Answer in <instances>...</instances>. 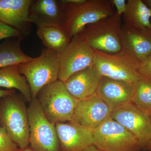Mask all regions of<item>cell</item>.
Returning <instances> with one entry per match:
<instances>
[{"instance_id": "obj_20", "label": "cell", "mask_w": 151, "mask_h": 151, "mask_svg": "<svg viewBox=\"0 0 151 151\" xmlns=\"http://www.w3.org/2000/svg\"><path fill=\"white\" fill-rule=\"evenodd\" d=\"M0 87L19 90L25 100H32L31 91L27 80L19 70L18 65L0 68Z\"/></svg>"}, {"instance_id": "obj_15", "label": "cell", "mask_w": 151, "mask_h": 151, "mask_svg": "<svg viewBox=\"0 0 151 151\" xmlns=\"http://www.w3.org/2000/svg\"><path fill=\"white\" fill-rule=\"evenodd\" d=\"M101 77L92 65L74 73L64 83L68 92L76 99L81 100L96 93Z\"/></svg>"}, {"instance_id": "obj_25", "label": "cell", "mask_w": 151, "mask_h": 151, "mask_svg": "<svg viewBox=\"0 0 151 151\" xmlns=\"http://www.w3.org/2000/svg\"><path fill=\"white\" fill-rule=\"evenodd\" d=\"M139 71L143 76L151 79V55L141 61Z\"/></svg>"}, {"instance_id": "obj_23", "label": "cell", "mask_w": 151, "mask_h": 151, "mask_svg": "<svg viewBox=\"0 0 151 151\" xmlns=\"http://www.w3.org/2000/svg\"><path fill=\"white\" fill-rule=\"evenodd\" d=\"M21 149L0 127V151H20Z\"/></svg>"}, {"instance_id": "obj_3", "label": "cell", "mask_w": 151, "mask_h": 151, "mask_svg": "<svg viewBox=\"0 0 151 151\" xmlns=\"http://www.w3.org/2000/svg\"><path fill=\"white\" fill-rule=\"evenodd\" d=\"M36 98L51 123L55 124L73 121L78 100L68 92L64 82L58 79L44 86Z\"/></svg>"}, {"instance_id": "obj_33", "label": "cell", "mask_w": 151, "mask_h": 151, "mask_svg": "<svg viewBox=\"0 0 151 151\" xmlns=\"http://www.w3.org/2000/svg\"><path fill=\"white\" fill-rule=\"evenodd\" d=\"M148 114L149 118H150V120L151 122V109L149 111L148 113Z\"/></svg>"}, {"instance_id": "obj_16", "label": "cell", "mask_w": 151, "mask_h": 151, "mask_svg": "<svg viewBox=\"0 0 151 151\" xmlns=\"http://www.w3.org/2000/svg\"><path fill=\"white\" fill-rule=\"evenodd\" d=\"M29 18L37 26L42 24H56L64 26L65 14L62 4L57 0L32 1Z\"/></svg>"}, {"instance_id": "obj_12", "label": "cell", "mask_w": 151, "mask_h": 151, "mask_svg": "<svg viewBox=\"0 0 151 151\" xmlns=\"http://www.w3.org/2000/svg\"><path fill=\"white\" fill-rule=\"evenodd\" d=\"M60 151H84L94 145V130L71 121L55 124Z\"/></svg>"}, {"instance_id": "obj_6", "label": "cell", "mask_w": 151, "mask_h": 151, "mask_svg": "<svg viewBox=\"0 0 151 151\" xmlns=\"http://www.w3.org/2000/svg\"><path fill=\"white\" fill-rule=\"evenodd\" d=\"M122 16L117 12L111 16L88 25L80 33L94 50L115 53L123 49Z\"/></svg>"}, {"instance_id": "obj_14", "label": "cell", "mask_w": 151, "mask_h": 151, "mask_svg": "<svg viewBox=\"0 0 151 151\" xmlns=\"http://www.w3.org/2000/svg\"><path fill=\"white\" fill-rule=\"evenodd\" d=\"M133 84L101 76L96 93L112 111L132 103Z\"/></svg>"}, {"instance_id": "obj_21", "label": "cell", "mask_w": 151, "mask_h": 151, "mask_svg": "<svg viewBox=\"0 0 151 151\" xmlns=\"http://www.w3.org/2000/svg\"><path fill=\"white\" fill-rule=\"evenodd\" d=\"M22 40L16 38L0 42V68L19 65L32 59L22 50Z\"/></svg>"}, {"instance_id": "obj_31", "label": "cell", "mask_w": 151, "mask_h": 151, "mask_svg": "<svg viewBox=\"0 0 151 151\" xmlns=\"http://www.w3.org/2000/svg\"><path fill=\"white\" fill-rule=\"evenodd\" d=\"M143 1L146 4V5L151 9V0H145Z\"/></svg>"}, {"instance_id": "obj_8", "label": "cell", "mask_w": 151, "mask_h": 151, "mask_svg": "<svg viewBox=\"0 0 151 151\" xmlns=\"http://www.w3.org/2000/svg\"><path fill=\"white\" fill-rule=\"evenodd\" d=\"M94 145L103 151H142L143 147L134 136L110 118L94 130Z\"/></svg>"}, {"instance_id": "obj_28", "label": "cell", "mask_w": 151, "mask_h": 151, "mask_svg": "<svg viewBox=\"0 0 151 151\" xmlns=\"http://www.w3.org/2000/svg\"><path fill=\"white\" fill-rule=\"evenodd\" d=\"M60 1L63 4H80L85 2L86 0H60Z\"/></svg>"}, {"instance_id": "obj_11", "label": "cell", "mask_w": 151, "mask_h": 151, "mask_svg": "<svg viewBox=\"0 0 151 151\" xmlns=\"http://www.w3.org/2000/svg\"><path fill=\"white\" fill-rule=\"evenodd\" d=\"M111 113L108 105L96 93L88 98L78 100L72 121L94 130L111 118Z\"/></svg>"}, {"instance_id": "obj_13", "label": "cell", "mask_w": 151, "mask_h": 151, "mask_svg": "<svg viewBox=\"0 0 151 151\" xmlns=\"http://www.w3.org/2000/svg\"><path fill=\"white\" fill-rule=\"evenodd\" d=\"M32 0H0V21L19 32L24 37L29 35L32 23L29 11Z\"/></svg>"}, {"instance_id": "obj_2", "label": "cell", "mask_w": 151, "mask_h": 151, "mask_svg": "<svg viewBox=\"0 0 151 151\" xmlns=\"http://www.w3.org/2000/svg\"><path fill=\"white\" fill-rule=\"evenodd\" d=\"M94 52L93 65L101 76L133 84L145 78L139 73L140 61L126 49L115 53Z\"/></svg>"}, {"instance_id": "obj_7", "label": "cell", "mask_w": 151, "mask_h": 151, "mask_svg": "<svg viewBox=\"0 0 151 151\" xmlns=\"http://www.w3.org/2000/svg\"><path fill=\"white\" fill-rule=\"evenodd\" d=\"M29 103L30 147L35 151H60L55 124L47 119L36 98Z\"/></svg>"}, {"instance_id": "obj_17", "label": "cell", "mask_w": 151, "mask_h": 151, "mask_svg": "<svg viewBox=\"0 0 151 151\" xmlns=\"http://www.w3.org/2000/svg\"><path fill=\"white\" fill-rule=\"evenodd\" d=\"M122 42L126 49L140 61L151 55V32L144 31L123 24Z\"/></svg>"}, {"instance_id": "obj_10", "label": "cell", "mask_w": 151, "mask_h": 151, "mask_svg": "<svg viewBox=\"0 0 151 151\" xmlns=\"http://www.w3.org/2000/svg\"><path fill=\"white\" fill-rule=\"evenodd\" d=\"M111 118L126 128L144 147L151 139V122L147 113L132 103L113 110Z\"/></svg>"}, {"instance_id": "obj_4", "label": "cell", "mask_w": 151, "mask_h": 151, "mask_svg": "<svg viewBox=\"0 0 151 151\" xmlns=\"http://www.w3.org/2000/svg\"><path fill=\"white\" fill-rule=\"evenodd\" d=\"M20 73L25 77L31 91L32 99L44 86L58 79L60 70L59 53L45 48L40 55L18 65Z\"/></svg>"}, {"instance_id": "obj_5", "label": "cell", "mask_w": 151, "mask_h": 151, "mask_svg": "<svg viewBox=\"0 0 151 151\" xmlns=\"http://www.w3.org/2000/svg\"><path fill=\"white\" fill-rule=\"evenodd\" d=\"M61 3L65 14L64 27L70 39L86 26L111 16L116 12L110 0H86L80 4Z\"/></svg>"}, {"instance_id": "obj_26", "label": "cell", "mask_w": 151, "mask_h": 151, "mask_svg": "<svg viewBox=\"0 0 151 151\" xmlns=\"http://www.w3.org/2000/svg\"><path fill=\"white\" fill-rule=\"evenodd\" d=\"M110 1L112 5L116 7V12L118 14L122 16L126 10L127 1L126 0H110Z\"/></svg>"}, {"instance_id": "obj_22", "label": "cell", "mask_w": 151, "mask_h": 151, "mask_svg": "<svg viewBox=\"0 0 151 151\" xmlns=\"http://www.w3.org/2000/svg\"><path fill=\"white\" fill-rule=\"evenodd\" d=\"M132 103L146 113L151 109V79L145 78L134 83Z\"/></svg>"}, {"instance_id": "obj_30", "label": "cell", "mask_w": 151, "mask_h": 151, "mask_svg": "<svg viewBox=\"0 0 151 151\" xmlns=\"http://www.w3.org/2000/svg\"><path fill=\"white\" fill-rule=\"evenodd\" d=\"M143 150L146 151H151V139L147 144L144 147Z\"/></svg>"}, {"instance_id": "obj_32", "label": "cell", "mask_w": 151, "mask_h": 151, "mask_svg": "<svg viewBox=\"0 0 151 151\" xmlns=\"http://www.w3.org/2000/svg\"><path fill=\"white\" fill-rule=\"evenodd\" d=\"M20 151H35L34 150H33L32 148L30 146L27 147L25 148L22 149V150H21Z\"/></svg>"}, {"instance_id": "obj_18", "label": "cell", "mask_w": 151, "mask_h": 151, "mask_svg": "<svg viewBox=\"0 0 151 151\" xmlns=\"http://www.w3.org/2000/svg\"><path fill=\"white\" fill-rule=\"evenodd\" d=\"M124 24L144 31L151 32V9L142 0H128L123 15Z\"/></svg>"}, {"instance_id": "obj_27", "label": "cell", "mask_w": 151, "mask_h": 151, "mask_svg": "<svg viewBox=\"0 0 151 151\" xmlns=\"http://www.w3.org/2000/svg\"><path fill=\"white\" fill-rule=\"evenodd\" d=\"M15 93H16V90L14 89H7V90L0 89V99L3 97L13 94Z\"/></svg>"}, {"instance_id": "obj_29", "label": "cell", "mask_w": 151, "mask_h": 151, "mask_svg": "<svg viewBox=\"0 0 151 151\" xmlns=\"http://www.w3.org/2000/svg\"><path fill=\"white\" fill-rule=\"evenodd\" d=\"M84 151H103L100 149H98L94 145L89 147Z\"/></svg>"}, {"instance_id": "obj_24", "label": "cell", "mask_w": 151, "mask_h": 151, "mask_svg": "<svg viewBox=\"0 0 151 151\" xmlns=\"http://www.w3.org/2000/svg\"><path fill=\"white\" fill-rule=\"evenodd\" d=\"M17 38L23 40L24 37L21 33L0 21V41L5 39Z\"/></svg>"}, {"instance_id": "obj_1", "label": "cell", "mask_w": 151, "mask_h": 151, "mask_svg": "<svg viewBox=\"0 0 151 151\" xmlns=\"http://www.w3.org/2000/svg\"><path fill=\"white\" fill-rule=\"evenodd\" d=\"M22 94L15 93L0 99V127L21 150L29 147L28 108Z\"/></svg>"}, {"instance_id": "obj_19", "label": "cell", "mask_w": 151, "mask_h": 151, "mask_svg": "<svg viewBox=\"0 0 151 151\" xmlns=\"http://www.w3.org/2000/svg\"><path fill=\"white\" fill-rule=\"evenodd\" d=\"M37 27V34L44 46L58 53L61 52L71 40L63 26L45 24Z\"/></svg>"}, {"instance_id": "obj_9", "label": "cell", "mask_w": 151, "mask_h": 151, "mask_svg": "<svg viewBox=\"0 0 151 151\" xmlns=\"http://www.w3.org/2000/svg\"><path fill=\"white\" fill-rule=\"evenodd\" d=\"M94 52L80 34L73 37L59 53L58 80L64 82L73 74L93 65Z\"/></svg>"}]
</instances>
